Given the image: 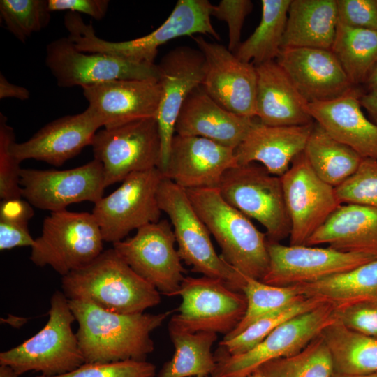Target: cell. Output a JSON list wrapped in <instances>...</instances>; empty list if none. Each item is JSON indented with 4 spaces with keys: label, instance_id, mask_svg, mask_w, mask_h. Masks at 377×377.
Wrapping results in <instances>:
<instances>
[{
    "label": "cell",
    "instance_id": "6da1fadb",
    "mask_svg": "<svg viewBox=\"0 0 377 377\" xmlns=\"http://www.w3.org/2000/svg\"><path fill=\"white\" fill-rule=\"evenodd\" d=\"M68 302L78 323L75 334L85 363L146 360L154 350L151 333L172 313L121 314L84 301Z\"/></svg>",
    "mask_w": 377,
    "mask_h": 377
},
{
    "label": "cell",
    "instance_id": "7a4b0ae2",
    "mask_svg": "<svg viewBox=\"0 0 377 377\" xmlns=\"http://www.w3.org/2000/svg\"><path fill=\"white\" fill-rule=\"evenodd\" d=\"M68 300H81L121 314L144 313L158 305L161 293L136 274L115 249L103 251L87 266L61 278Z\"/></svg>",
    "mask_w": 377,
    "mask_h": 377
},
{
    "label": "cell",
    "instance_id": "3957f363",
    "mask_svg": "<svg viewBox=\"0 0 377 377\" xmlns=\"http://www.w3.org/2000/svg\"><path fill=\"white\" fill-rule=\"evenodd\" d=\"M212 8L213 5L207 0H179L168 17L156 29L142 37L120 42L99 38L91 23L86 24L82 17H76L67 27L68 38L81 52L154 64L158 48L172 39L202 34L220 40L211 22Z\"/></svg>",
    "mask_w": 377,
    "mask_h": 377
},
{
    "label": "cell",
    "instance_id": "277c9868",
    "mask_svg": "<svg viewBox=\"0 0 377 377\" xmlns=\"http://www.w3.org/2000/svg\"><path fill=\"white\" fill-rule=\"evenodd\" d=\"M186 192L219 246L223 260L241 274L261 281L269 264L266 233L228 204L218 188L189 189Z\"/></svg>",
    "mask_w": 377,
    "mask_h": 377
},
{
    "label": "cell",
    "instance_id": "5b68a950",
    "mask_svg": "<svg viewBox=\"0 0 377 377\" xmlns=\"http://www.w3.org/2000/svg\"><path fill=\"white\" fill-rule=\"evenodd\" d=\"M48 316L38 333L0 353V364L10 366L20 376L34 371L42 376H55L85 363L72 329L75 318L63 292L57 290L52 295Z\"/></svg>",
    "mask_w": 377,
    "mask_h": 377
},
{
    "label": "cell",
    "instance_id": "8992f818",
    "mask_svg": "<svg viewBox=\"0 0 377 377\" xmlns=\"http://www.w3.org/2000/svg\"><path fill=\"white\" fill-rule=\"evenodd\" d=\"M157 198L161 210L168 215L172 226L181 260L193 272L221 279L231 289L242 292L244 274L217 254L211 234L193 207L186 190L164 177Z\"/></svg>",
    "mask_w": 377,
    "mask_h": 377
},
{
    "label": "cell",
    "instance_id": "52a82bcc",
    "mask_svg": "<svg viewBox=\"0 0 377 377\" xmlns=\"http://www.w3.org/2000/svg\"><path fill=\"white\" fill-rule=\"evenodd\" d=\"M103 242L92 213L50 212L31 247L29 258L35 265L50 266L64 276L94 260L103 251Z\"/></svg>",
    "mask_w": 377,
    "mask_h": 377
},
{
    "label": "cell",
    "instance_id": "ba28073f",
    "mask_svg": "<svg viewBox=\"0 0 377 377\" xmlns=\"http://www.w3.org/2000/svg\"><path fill=\"white\" fill-rule=\"evenodd\" d=\"M219 190L223 198L266 230L267 241L279 242L289 237L290 221L281 177L262 165H237L223 175Z\"/></svg>",
    "mask_w": 377,
    "mask_h": 377
},
{
    "label": "cell",
    "instance_id": "9c48e42d",
    "mask_svg": "<svg viewBox=\"0 0 377 377\" xmlns=\"http://www.w3.org/2000/svg\"><path fill=\"white\" fill-rule=\"evenodd\" d=\"M338 318L334 306L325 302L280 325L246 353L232 355L219 348L212 376L248 377L267 362L299 353Z\"/></svg>",
    "mask_w": 377,
    "mask_h": 377
},
{
    "label": "cell",
    "instance_id": "30bf717a",
    "mask_svg": "<svg viewBox=\"0 0 377 377\" xmlns=\"http://www.w3.org/2000/svg\"><path fill=\"white\" fill-rule=\"evenodd\" d=\"M177 295L182 302L168 327L189 333L227 335L239 323L247 306L242 292L231 289L221 279L205 276L184 277Z\"/></svg>",
    "mask_w": 377,
    "mask_h": 377
},
{
    "label": "cell",
    "instance_id": "8fae6325",
    "mask_svg": "<svg viewBox=\"0 0 377 377\" xmlns=\"http://www.w3.org/2000/svg\"><path fill=\"white\" fill-rule=\"evenodd\" d=\"M103 167L105 188L128 175L158 168L162 147L156 118L98 131L91 145Z\"/></svg>",
    "mask_w": 377,
    "mask_h": 377
},
{
    "label": "cell",
    "instance_id": "7c38bea8",
    "mask_svg": "<svg viewBox=\"0 0 377 377\" xmlns=\"http://www.w3.org/2000/svg\"><path fill=\"white\" fill-rule=\"evenodd\" d=\"M164 177L158 168L134 172L94 203L91 213L104 242H118L132 230L161 220L157 193Z\"/></svg>",
    "mask_w": 377,
    "mask_h": 377
},
{
    "label": "cell",
    "instance_id": "4fadbf2b",
    "mask_svg": "<svg viewBox=\"0 0 377 377\" xmlns=\"http://www.w3.org/2000/svg\"><path fill=\"white\" fill-rule=\"evenodd\" d=\"M172 226L166 219L147 224L113 248L131 268L161 294L175 296L186 272L175 247Z\"/></svg>",
    "mask_w": 377,
    "mask_h": 377
},
{
    "label": "cell",
    "instance_id": "5bb4252c",
    "mask_svg": "<svg viewBox=\"0 0 377 377\" xmlns=\"http://www.w3.org/2000/svg\"><path fill=\"white\" fill-rule=\"evenodd\" d=\"M45 65L60 87L82 88L116 80L158 79L156 64L79 51L68 37L47 44Z\"/></svg>",
    "mask_w": 377,
    "mask_h": 377
},
{
    "label": "cell",
    "instance_id": "9a60e30c",
    "mask_svg": "<svg viewBox=\"0 0 377 377\" xmlns=\"http://www.w3.org/2000/svg\"><path fill=\"white\" fill-rule=\"evenodd\" d=\"M20 185L22 198L33 207L50 212L83 201L94 204L103 197L105 188L102 165L94 158L62 170L22 168Z\"/></svg>",
    "mask_w": 377,
    "mask_h": 377
},
{
    "label": "cell",
    "instance_id": "2e32d148",
    "mask_svg": "<svg viewBox=\"0 0 377 377\" xmlns=\"http://www.w3.org/2000/svg\"><path fill=\"white\" fill-rule=\"evenodd\" d=\"M281 178L291 226L290 245H305L341 203L335 188L313 172L304 151Z\"/></svg>",
    "mask_w": 377,
    "mask_h": 377
},
{
    "label": "cell",
    "instance_id": "e0dca14e",
    "mask_svg": "<svg viewBox=\"0 0 377 377\" xmlns=\"http://www.w3.org/2000/svg\"><path fill=\"white\" fill-rule=\"evenodd\" d=\"M269 264L261 281L277 286L311 283L377 259L330 247L283 245L267 241Z\"/></svg>",
    "mask_w": 377,
    "mask_h": 377
},
{
    "label": "cell",
    "instance_id": "ac0fdd59",
    "mask_svg": "<svg viewBox=\"0 0 377 377\" xmlns=\"http://www.w3.org/2000/svg\"><path fill=\"white\" fill-rule=\"evenodd\" d=\"M192 37L205 59L201 85L205 93L228 111L255 118L258 79L255 66L240 61L222 45L202 36Z\"/></svg>",
    "mask_w": 377,
    "mask_h": 377
},
{
    "label": "cell",
    "instance_id": "d6986e66",
    "mask_svg": "<svg viewBox=\"0 0 377 377\" xmlns=\"http://www.w3.org/2000/svg\"><path fill=\"white\" fill-rule=\"evenodd\" d=\"M161 98L156 117L161 140L158 169L166 167L175 126L180 110L189 94L202 84L205 59L200 50L179 46L165 54L156 64Z\"/></svg>",
    "mask_w": 377,
    "mask_h": 377
},
{
    "label": "cell",
    "instance_id": "ffe728a7",
    "mask_svg": "<svg viewBox=\"0 0 377 377\" xmlns=\"http://www.w3.org/2000/svg\"><path fill=\"white\" fill-rule=\"evenodd\" d=\"M82 89L87 110L103 128L156 118L161 98L158 79L116 80Z\"/></svg>",
    "mask_w": 377,
    "mask_h": 377
},
{
    "label": "cell",
    "instance_id": "44dd1931",
    "mask_svg": "<svg viewBox=\"0 0 377 377\" xmlns=\"http://www.w3.org/2000/svg\"><path fill=\"white\" fill-rule=\"evenodd\" d=\"M236 165L234 149L205 138L176 134L163 174L185 190L219 188L224 173Z\"/></svg>",
    "mask_w": 377,
    "mask_h": 377
},
{
    "label": "cell",
    "instance_id": "7402d4cb",
    "mask_svg": "<svg viewBox=\"0 0 377 377\" xmlns=\"http://www.w3.org/2000/svg\"><path fill=\"white\" fill-rule=\"evenodd\" d=\"M275 61L308 103L335 100L355 87L331 50L283 49Z\"/></svg>",
    "mask_w": 377,
    "mask_h": 377
},
{
    "label": "cell",
    "instance_id": "603a6c76",
    "mask_svg": "<svg viewBox=\"0 0 377 377\" xmlns=\"http://www.w3.org/2000/svg\"><path fill=\"white\" fill-rule=\"evenodd\" d=\"M101 127L86 109L49 122L24 142H15L12 151L21 162L34 159L61 166L91 145Z\"/></svg>",
    "mask_w": 377,
    "mask_h": 377
},
{
    "label": "cell",
    "instance_id": "cb8c5ba5",
    "mask_svg": "<svg viewBox=\"0 0 377 377\" xmlns=\"http://www.w3.org/2000/svg\"><path fill=\"white\" fill-rule=\"evenodd\" d=\"M255 121L254 118L237 115L224 109L200 86L184 101L175 132L180 135L205 138L235 150Z\"/></svg>",
    "mask_w": 377,
    "mask_h": 377
},
{
    "label": "cell",
    "instance_id": "d4e9b609",
    "mask_svg": "<svg viewBox=\"0 0 377 377\" xmlns=\"http://www.w3.org/2000/svg\"><path fill=\"white\" fill-rule=\"evenodd\" d=\"M362 94L355 87L335 100L308 103V110L313 120L332 138L362 158L377 160V126L362 110Z\"/></svg>",
    "mask_w": 377,
    "mask_h": 377
},
{
    "label": "cell",
    "instance_id": "484cf974",
    "mask_svg": "<svg viewBox=\"0 0 377 377\" xmlns=\"http://www.w3.org/2000/svg\"><path fill=\"white\" fill-rule=\"evenodd\" d=\"M313 124L272 126L256 121L235 149L237 165L258 162L270 174L283 176L304 151Z\"/></svg>",
    "mask_w": 377,
    "mask_h": 377
},
{
    "label": "cell",
    "instance_id": "4316f807",
    "mask_svg": "<svg viewBox=\"0 0 377 377\" xmlns=\"http://www.w3.org/2000/svg\"><path fill=\"white\" fill-rule=\"evenodd\" d=\"M257 73L256 117L272 126H302L313 122L303 98L276 61L255 66Z\"/></svg>",
    "mask_w": 377,
    "mask_h": 377
},
{
    "label": "cell",
    "instance_id": "83f0119b",
    "mask_svg": "<svg viewBox=\"0 0 377 377\" xmlns=\"http://www.w3.org/2000/svg\"><path fill=\"white\" fill-rule=\"evenodd\" d=\"M320 244L377 258V208L341 204L305 244Z\"/></svg>",
    "mask_w": 377,
    "mask_h": 377
},
{
    "label": "cell",
    "instance_id": "f1b7e54d",
    "mask_svg": "<svg viewBox=\"0 0 377 377\" xmlns=\"http://www.w3.org/2000/svg\"><path fill=\"white\" fill-rule=\"evenodd\" d=\"M337 24V0H291L281 50H331Z\"/></svg>",
    "mask_w": 377,
    "mask_h": 377
},
{
    "label": "cell",
    "instance_id": "f546056e",
    "mask_svg": "<svg viewBox=\"0 0 377 377\" xmlns=\"http://www.w3.org/2000/svg\"><path fill=\"white\" fill-rule=\"evenodd\" d=\"M298 286L304 295L322 298L337 311L359 302L377 300V259L348 272Z\"/></svg>",
    "mask_w": 377,
    "mask_h": 377
},
{
    "label": "cell",
    "instance_id": "4dcf8cb0",
    "mask_svg": "<svg viewBox=\"0 0 377 377\" xmlns=\"http://www.w3.org/2000/svg\"><path fill=\"white\" fill-rule=\"evenodd\" d=\"M304 153L316 175L334 188L351 177L363 159L315 121Z\"/></svg>",
    "mask_w": 377,
    "mask_h": 377
},
{
    "label": "cell",
    "instance_id": "1f68e13d",
    "mask_svg": "<svg viewBox=\"0 0 377 377\" xmlns=\"http://www.w3.org/2000/svg\"><path fill=\"white\" fill-rule=\"evenodd\" d=\"M330 352L335 373L377 372V338L356 332L338 318L321 333Z\"/></svg>",
    "mask_w": 377,
    "mask_h": 377
},
{
    "label": "cell",
    "instance_id": "d6a6232c",
    "mask_svg": "<svg viewBox=\"0 0 377 377\" xmlns=\"http://www.w3.org/2000/svg\"><path fill=\"white\" fill-rule=\"evenodd\" d=\"M175 348L172 357L165 362L156 377L207 376L214 372L216 362L212 347L217 334L189 333L168 327Z\"/></svg>",
    "mask_w": 377,
    "mask_h": 377
},
{
    "label": "cell",
    "instance_id": "836d02e7",
    "mask_svg": "<svg viewBox=\"0 0 377 377\" xmlns=\"http://www.w3.org/2000/svg\"><path fill=\"white\" fill-rule=\"evenodd\" d=\"M291 0H262V15L253 33L234 54L254 66L275 61L281 50Z\"/></svg>",
    "mask_w": 377,
    "mask_h": 377
},
{
    "label": "cell",
    "instance_id": "e575fe53",
    "mask_svg": "<svg viewBox=\"0 0 377 377\" xmlns=\"http://www.w3.org/2000/svg\"><path fill=\"white\" fill-rule=\"evenodd\" d=\"M331 50L353 85L364 84L377 63V31L338 23Z\"/></svg>",
    "mask_w": 377,
    "mask_h": 377
},
{
    "label": "cell",
    "instance_id": "d590c367",
    "mask_svg": "<svg viewBox=\"0 0 377 377\" xmlns=\"http://www.w3.org/2000/svg\"><path fill=\"white\" fill-rule=\"evenodd\" d=\"M257 371L263 377H332L334 373L321 334L299 353L267 362Z\"/></svg>",
    "mask_w": 377,
    "mask_h": 377
},
{
    "label": "cell",
    "instance_id": "8d00e7d4",
    "mask_svg": "<svg viewBox=\"0 0 377 377\" xmlns=\"http://www.w3.org/2000/svg\"><path fill=\"white\" fill-rule=\"evenodd\" d=\"M242 288L247 306L244 317L237 327L223 339H229L264 316L280 310L305 296L298 286H277L244 275Z\"/></svg>",
    "mask_w": 377,
    "mask_h": 377
},
{
    "label": "cell",
    "instance_id": "74e56055",
    "mask_svg": "<svg viewBox=\"0 0 377 377\" xmlns=\"http://www.w3.org/2000/svg\"><path fill=\"white\" fill-rule=\"evenodd\" d=\"M327 302L314 296H303L288 306L271 313L250 325L238 335L223 339L219 348L230 355H239L252 349L270 332L287 320Z\"/></svg>",
    "mask_w": 377,
    "mask_h": 377
},
{
    "label": "cell",
    "instance_id": "f35d334b",
    "mask_svg": "<svg viewBox=\"0 0 377 377\" xmlns=\"http://www.w3.org/2000/svg\"><path fill=\"white\" fill-rule=\"evenodd\" d=\"M48 0H1L0 15L7 30L25 43L50 22Z\"/></svg>",
    "mask_w": 377,
    "mask_h": 377
},
{
    "label": "cell",
    "instance_id": "ab89813d",
    "mask_svg": "<svg viewBox=\"0 0 377 377\" xmlns=\"http://www.w3.org/2000/svg\"><path fill=\"white\" fill-rule=\"evenodd\" d=\"M341 204H358L377 208V160L363 158L357 171L335 188Z\"/></svg>",
    "mask_w": 377,
    "mask_h": 377
},
{
    "label": "cell",
    "instance_id": "60d3db41",
    "mask_svg": "<svg viewBox=\"0 0 377 377\" xmlns=\"http://www.w3.org/2000/svg\"><path fill=\"white\" fill-rule=\"evenodd\" d=\"M15 131L7 117L0 113V198L1 200L22 198L20 185V161L12 151Z\"/></svg>",
    "mask_w": 377,
    "mask_h": 377
},
{
    "label": "cell",
    "instance_id": "b9f144b4",
    "mask_svg": "<svg viewBox=\"0 0 377 377\" xmlns=\"http://www.w3.org/2000/svg\"><path fill=\"white\" fill-rule=\"evenodd\" d=\"M156 366L146 360H123L106 363H84L76 369L55 376L35 377H154Z\"/></svg>",
    "mask_w": 377,
    "mask_h": 377
},
{
    "label": "cell",
    "instance_id": "7bdbcfd3",
    "mask_svg": "<svg viewBox=\"0 0 377 377\" xmlns=\"http://www.w3.org/2000/svg\"><path fill=\"white\" fill-rule=\"evenodd\" d=\"M252 8L253 3L250 0H222L217 6H213L212 15L228 24V49L233 54L242 43V29Z\"/></svg>",
    "mask_w": 377,
    "mask_h": 377
},
{
    "label": "cell",
    "instance_id": "ee69618b",
    "mask_svg": "<svg viewBox=\"0 0 377 377\" xmlns=\"http://www.w3.org/2000/svg\"><path fill=\"white\" fill-rule=\"evenodd\" d=\"M338 23L377 31V0H337Z\"/></svg>",
    "mask_w": 377,
    "mask_h": 377
},
{
    "label": "cell",
    "instance_id": "f6af8a7d",
    "mask_svg": "<svg viewBox=\"0 0 377 377\" xmlns=\"http://www.w3.org/2000/svg\"><path fill=\"white\" fill-rule=\"evenodd\" d=\"M339 320L348 328L377 338V300H368L337 311Z\"/></svg>",
    "mask_w": 377,
    "mask_h": 377
},
{
    "label": "cell",
    "instance_id": "bcb514c9",
    "mask_svg": "<svg viewBox=\"0 0 377 377\" xmlns=\"http://www.w3.org/2000/svg\"><path fill=\"white\" fill-rule=\"evenodd\" d=\"M109 3L108 0H48L51 12L68 10L80 15L84 13L96 20L105 16Z\"/></svg>",
    "mask_w": 377,
    "mask_h": 377
},
{
    "label": "cell",
    "instance_id": "7dc6e473",
    "mask_svg": "<svg viewBox=\"0 0 377 377\" xmlns=\"http://www.w3.org/2000/svg\"><path fill=\"white\" fill-rule=\"evenodd\" d=\"M35 239L31 235L28 224L0 220V250H10L19 246H30Z\"/></svg>",
    "mask_w": 377,
    "mask_h": 377
},
{
    "label": "cell",
    "instance_id": "c3c4849f",
    "mask_svg": "<svg viewBox=\"0 0 377 377\" xmlns=\"http://www.w3.org/2000/svg\"><path fill=\"white\" fill-rule=\"evenodd\" d=\"M32 205L22 198L1 200L0 220L28 224L34 216Z\"/></svg>",
    "mask_w": 377,
    "mask_h": 377
},
{
    "label": "cell",
    "instance_id": "681fc988",
    "mask_svg": "<svg viewBox=\"0 0 377 377\" xmlns=\"http://www.w3.org/2000/svg\"><path fill=\"white\" fill-rule=\"evenodd\" d=\"M29 96V91L27 88L10 83L2 73H0V99L16 98L25 101Z\"/></svg>",
    "mask_w": 377,
    "mask_h": 377
},
{
    "label": "cell",
    "instance_id": "f907efd6",
    "mask_svg": "<svg viewBox=\"0 0 377 377\" xmlns=\"http://www.w3.org/2000/svg\"><path fill=\"white\" fill-rule=\"evenodd\" d=\"M360 104L367 112L369 119L377 126V92L363 93Z\"/></svg>",
    "mask_w": 377,
    "mask_h": 377
},
{
    "label": "cell",
    "instance_id": "816d5d0a",
    "mask_svg": "<svg viewBox=\"0 0 377 377\" xmlns=\"http://www.w3.org/2000/svg\"><path fill=\"white\" fill-rule=\"evenodd\" d=\"M364 84L367 92H377V63L369 72Z\"/></svg>",
    "mask_w": 377,
    "mask_h": 377
},
{
    "label": "cell",
    "instance_id": "f5cc1de1",
    "mask_svg": "<svg viewBox=\"0 0 377 377\" xmlns=\"http://www.w3.org/2000/svg\"><path fill=\"white\" fill-rule=\"evenodd\" d=\"M0 377H19L20 375L10 366L0 364Z\"/></svg>",
    "mask_w": 377,
    "mask_h": 377
},
{
    "label": "cell",
    "instance_id": "db71d44e",
    "mask_svg": "<svg viewBox=\"0 0 377 377\" xmlns=\"http://www.w3.org/2000/svg\"><path fill=\"white\" fill-rule=\"evenodd\" d=\"M332 377H377V372L364 374H342L334 372Z\"/></svg>",
    "mask_w": 377,
    "mask_h": 377
},
{
    "label": "cell",
    "instance_id": "11a10c76",
    "mask_svg": "<svg viewBox=\"0 0 377 377\" xmlns=\"http://www.w3.org/2000/svg\"><path fill=\"white\" fill-rule=\"evenodd\" d=\"M248 377H263L257 370L251 374Z\"/></svg>",
    "mask_w": 377,
    "mask_h": 377
},
{
    "label": "cell",
    "instance_id": "9f6ffc18",
    "mask_svg": "<svg viewBox=\"0 0 377 377\" xmlns=\"http://www.w3.org/2000/svg\"><path fill=\"white\" fill-rule=\"evenodd\" d=\"M196 377H207V376H196Z\"/></svg>",
    "mask_w": 377,
    "mask_h": 377
}]
</instances>
